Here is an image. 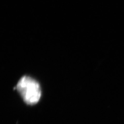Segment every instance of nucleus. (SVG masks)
Returning a JSON list of instances; mask_svg holds the SVG:
<instances>
[{
    "mask_svg": "<svg viewBox=\"0 0 124 124\" xmlns=\"http://www.w3.org/2000/svg\"><path fill=\"white\" fill-rule=\"evenodd\" d=\"M24 102L28 105H34L38 102L41 91L39 83L30 77L24 76L21 78L16 86Z\"/></svg>",
    "mask_w": 124,
    "mask_h": 124,
    "instance_id": "nucleus-1",
    "label": "nucleus"
}]
</instances>
